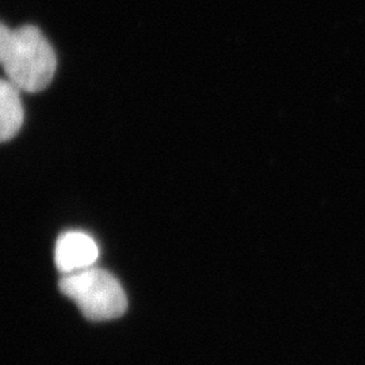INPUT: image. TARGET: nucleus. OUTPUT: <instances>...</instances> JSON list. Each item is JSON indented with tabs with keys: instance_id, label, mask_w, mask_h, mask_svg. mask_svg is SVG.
Returning a JSON list of instances; mask_svg holds the SVG:
<instances>
[{
	"instance_id": "obj_2",
	"label": "nucleus",
	"mask_w": 365,
	"mask_h": 365,
	"mask_svg": "<svg viewBox=\"0 0 365 365\" xmlns=\"http://www.w3.org/2000/svg\"><path fill=\"white\" fill-rule=\"evenodd\" d=\"M60 289L91 321L115 319L128 309V298L120 283L110 272L95 267L63 274Z\"/></svg>"
},
{
	"instance_id": "obj_1",
	"label": "nucleus",
	"mask_w": 365,
	"mask_h": 365,
	"mask_svg": "<svg viewBox=\"0 0 365 365\" xmlns=\"http://www.w3.org/2000/svg\"><path fill=\"white\" fill-rule=\"evenodd\" d=\"M0 66L21 91L34 93L52 83L57 57L38 27L10 29L0 22Z\"/></svg>"
},
{
	"instance_id": "obj_4",
	"label": "nucleus",
	"mask_w": 365,
	"mask_h": 365,
	"mask_svg": "<svg viewBox=\"0 0 365 365\" xmlns=\"http://www.w3.org/2000/svg\"><path fill=\"white\" fill-rule=\"evenodd\" d=\"M19 91L9 78H0V143L14 138L24 125L25 111Z\"/></svg>"
},
{
	"instance_id": "obj_3",
	"label": "nucleus",
	"mask_w": 365,
	"mask_h": 365,
	"mask_svg": "<svg viewBox=\"0 0 365 365\" xmlns=\"http://www.w3.org/2000/svg\"><path fill=\"white\" fill-rule=\"evenodd\" d=\"M99 259V247L91 235L71 230L57 238L54 262L63 274H75L88 269Z\"/></svg>"
}]
</instances>
